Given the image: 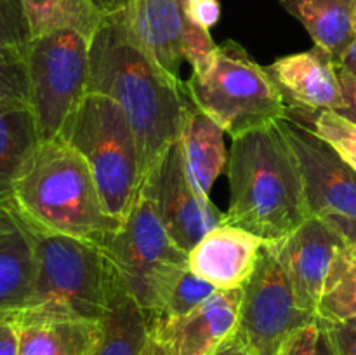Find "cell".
Masks as SVG:
<instances>
[{
    "label": "cell",
    "mask_w": 356,
    "mask_h": 355,
    "mask_svg": "<svg viewBox=\"0 0 356 355\" xmlns=\"http://www.w3.org/2000/svg\"><path fill=\"white\" fill-rule=\"evenodd\" d=\"M87 93L111 97L127 115L141 157L143 187L179 139L191 104L186 87L163 72L111 13L90 38Z\"/></svg>",
    "instance_id": "1"
},
{
    "label": "cell",
    "mask_w": 356,
    "mask_h": 355,
    "mask_svg": "<svg viewBox=\"0 0 356 355\" xmlns=\"http://www.w3.org/2000/svg\"><path fill=\"white\" fill-rule=\"evenodd\" d=\"M226 223L277 240L312 218L298 157L280 122L233 136Z\"/></svg>",
    "instance_id": "2"
},
{
    "label": "cell",
    "mask_w": 356,
    "mask_h": 355,
    "mask_svg": "<svg viewBox=\"0 0 356 355\" xmlns=\"http://www.w3.org/2000/svg\"><path fill=\"white\" fill-rule=\"evenodd\" d=\"M13 202L33 228L101 247L122 225L104 209L86 160L59 138L40 143L14 187Z\"/></svg>",
    "instance_id": "3"
},
{
    "label": "cell",
    "mask_w": 356,
    "mask_h": 355,
    "mask_svg": "<svg viewBox=\"0 0 356 355\" xmlns=\"http://www.w3.org/2000/svg\"><path fill=\"white\" fill-rule=\"evenodd\" d=\"M33 230L37 268L24 308L103 320L117 292L124 287L103 247L75 237Z\"/></svg>",
    "instance_id": "4"
},
{
    "label": "cell",
    "mask_w": 356,
    "mask_h": 355,
    "mask_svg": "<svg viewBox=\"0 0 356 355\" xmlns=\"http://www.w3.org/2000/svg\"><path fill=\"white\" fill-rule=\"evenodd\" d=\"M59 139L86 160L108 214L124 221L141 190V157L120 104L104 94L87 93Z\"/></svg>",
    "instance_id": "5"
},
{
    "label": "cell",
    "mask_w": 356,
    "mask_h": 355,
    "mask_svg": "<svg viewBox=\"0 0 356 355\" xmlns=\"http://www.w3.org/2000/svg\"><path fill=\"white\" fill-rule=\"evenodd\" d=\"M184 87L191 103L232 138L289 118L280 87L235 40L218 45L211 65L191 72Z\"/></svg>",
    "instance_id": "6"
},
{
    "label": "cell",
    "mask_w": 356,
    "mask_h": 355,
    "mask_svg": "<svg viewBox=\"0 0 356 355\" xmlns=\"http://www.w3.org/2000/svg\"><path fill=\"white\" fill-rule=\"evenodd\" d=\"M103 249L125 291L148 320L155 319L174 278L188 267V253L174 242L145 191H139L127 218Z\"/></svg>",
    "instance_id": "7"
},
{
    "label": "cell",
    "mask_w": 356,
    "mask_h": 355,
    "mask_svg": "<svg viewBox=\"0 0 356 355\" xmlns=\"http://www.w3.org/2000/svg\"><path fill=\"white\" fill-rule=\"evenodd\" d=\"M90 40L75 30H59L31 40L24 63L30 108L42 141L58 139L89 87Z\"/></svg>",
    "instance_id": "8"
},
{
    "label": "cell",
    "mask_w": 356,
    "mask_h": 355,
    "mask_svg": "<svg viewBox=\"0 0 356 355\" xmlns=\"http://www.w3.org/2000/svg\"><path fill=\"white\" fill-rule=\"evenodd\" d=\"M316 319V313L302 308L280 261L264 242L243 284L235 336L252 355H278L292 334Z\"/></svg>",
    "instance_id": "9"
},
{
    "label": "cell",
    "mask_w": 356,
    "mask_h": 355,
    "mask_svg": "<svg viewBox=\"0 0 356 355\" xmlns=\"http://www.w3.org/2000/svg\"><path fill=\"white\" fill-rule=\"evenodd\" d=\"M139 191L152 198L162 225L186 253L211 230L226 223V212L219 211L211 198L191 183L179 139L169 146L155 173Z\"/></svg>",
    "instance_id": "10"
},
{
    "label": "cell",
    "mask_w": 356,
    "mask_h": 355,
    "mask_svg": "<svg viewBox=\"0 0 356 355\" xmlns=\"http://www.w3.org/2000/svg\"><path fill=\"white\" fill-rule=\"evenodd\" d=\"M298 157L312 216L356 219V169L344 162L308 124L280 120Z\"/></svg>",
    "instance_id": "11"
},
{
    "label": "cell",
    "mask_w": 356,
    "mask_h": 355,
    "mask_svg": "<svg viewBox=\"0 0 356 355\" xmlns=\"http://www.w3.org/2000/svg\"><path fill=\"white\" fill-rule=\"evenodd\" d=\"M344 244L343 235L320 216H312L282 239L266 240V246L287 274L301 306L313 313L318 308L334 258Z\"/></svg>",
    "instance_id": "12"
},
{
    "label": "cell",
    "mask_w": 356,
    "mask_h": 355,
    "mask_svg": "<svg viewBox=\"0 0 356 355\" xmlns=\"http://www.w3.org/2000/svg\"><path fill=\"white\" fill-rule=\"evenodd\" d=\"M243 285L216 291L202 305L179 317L149 320V336L169 355H214L236 333Z\"/></svg>",
    "instance_id": "13"
},
{
    "label": "cell",
    "mask_w": 356,
    "mask_h": 355,
    "mask_svg": "<svg viewBox=\"0 0 356 355\" xmlns=\"http://www.w3.org/2000/svg\"><path fill=\"white\" fill-rule=\"evenodd\" d=\"M266 70L284 93L292 120L306 122L318 111L343 108L339 70L323 49L315 45L306 52L284 56Z\"/></svg>",
    "instance_id": "14"
},
{
    "label": "cell",
    "mask_w": 356,
    "mask_h": 355,
    "mask_svg": "<svg viewBox=\"0 0 356 355\" xmlns=\"http://www.w3.org/2000/svg\"><path fill=\"white\" fill-rule=\"evenodd\" d=\"M188 0H129L117 17L129 37L163 70L181 80Z\"/></svg>",
    "instance_id": "15"
},
{
    "label": "cell",
    "mask_w": 356,
    "mask_h": 355,
    "mask_svg": "<svg viewBox=\"0 0 356 355\" xmlns=\"http://www.w3.org/2000/svg\"><path fill=\"white\" fill-rule=\"evenodd\" d=\"M264 242L240 226L225 223L188 253V267L219 291L242 287L256 268Z\"/></svg>",
    "instance_id": "16"
},
{
    "label": "cell",
    "mask_w": 356,
    "mask_h": 355,
    "mask_svg": "<svg viewBox=\"0 0 356 355\" xmlns=\"http://www.w3.org/2000/svg\"><path fill=\"white\" fill-rule=\"evenodd\" d=\"M35 230L14 202H0V313L23 310L35 281Z\"/></svg>",
    "instance_id": "17"
},
{
    "label": "cell",
    "mask_w": 356,
    "mask_h": 355,
    "mask_svg": "<svg viewBox=\"0 0 356 355\" xmlns=\"http://www.w3.org/2000/svg\"><path fill=\"white\" fill-rule=\"evenodd\" d=\"M19 338V355H90L99 343L101 320L51 315L37 310L10 313Z\"/></svg>",
    "instance_id": "18"
},
{
    "label": "cell",
    "mask_w": 356,
    "mask_h": 355,
    "mask_svg": "<svg viewBox=\"0 0 356 355\" xmlns=\"http://www.w3.org/2000/svg\"><path fill=\"white\" fill-rule=\"evenodd\" d=\"M225 131L193 103L188 108L179 134L181 150L191 183L200 194H211L212 184L228 164Z\"/></svg>",
    "instance_id": "19"
},
{
    "label": "cell",
    "mask_w": 356,
    "mask_h": 355,
    "mask_svg": "<svg viewBox=\"0 0 356 355\" xmlns=\"http://www.w3.org/2000/svg\"><path fill=\"white\" fill-rule=\"evenodd\" d=\"M40 143V132L30 104L0 106V202L13 200L14 187Z\"/></svg>",
    "instance_id": "20"
},
{
    "label": "cell",
    "mask_w": 356,
    "mask_h": 355,
    "mask_svg": "<svg viewBox=\"0 0 356 355\" xmlns=\"http://www.w3.org/2000/svg\"><path fill=\"white\" fill-rule=\"evenodd\" d=\"M356 0H280L282 7L294 16L312 37L316 47L341 58L355 40L353 13Z\"/></svg>",
    "instance_id": "21"
},
{
    "label": "cell",
    "mask_w": 356,
    "mask_h": 355,
    "mask_svg": "<svg viewBox=\"0 0 356 355\" xmlns=\"http://www.w3.org/2000/svg\"><path fill=\"white\" fill-rule=\"evenodd\" d=\"M103 333L90 355H141L149 340V320L124 287L101 320Z\"/></svg>",
    "instance_id": "22"
},
{
    "label": "cell",
    "mask_w": 356,
    "mask_h": 355,
    "mask_svg": "<svg viewBox=\"0 0 356 355\" xmlns=\"http://www.w3.org/2000/svg\"><path fill=\"white\" fill-rule=\"evenodd\" d=\"M31 37L59 30H75L90 40L104 13L96 0H23Z\"/></svg>",
    "instance_id": "23"
},
{
    "label": "cell",
    "mask_w": 356,
    "mask_h": 355,
    "mask_svg": "<svg viewBox=\"0 0 356 355\" xmlns=\"http://www.w3.org/2000/svg\"><path fill=\"white\" fill-rule=\"evenodd\" d=\"M316 313L327 322L356 319V253L348 244L334 258Z\"/></svg>",
    "instance_id": "24"
},
{
    "label": "cell",
    "mask_w": 356,
    "mask_h": 355,
    "mask_svg": "<svg viewBox=\"0 0 356 355\" xmlns=\"http://www.w3.org/2000/svg\"><path fill=\"white\" fill-rule=\"evenodd\" d=\"M31 40L23 0H0V56L24 61Z\"/></svg>",
    "instance_id": "25"
},
{
    "label": "cell",
    "mask_w": 356,
    "mask_h": 355,
    "mask_svg": "<svg viewBox=\"0 0 356 355\" xmlns=\"http://www.w3.org/2000/svg\"><path fill=\"white\" fill-rule=\"evenodd\" d=\"M216 291H219V289H216L207 281L195 275L190 270V267H186L184 270L179 271V275L170 284L169 291L163 298L162 308H160V313L156 317L184 315V313L191 312L198 305H202L205 299L211 298Z\"/></svg>",
    "instance_id": "26"
},
{
    "label": "cell",
    "mask_w": 356,
    "mask_h": 355,
    "mask_svg": "<svg viewBox=\"0 0 356 355\" xmlns=\"http://www.w3.org/2000/svg\"><path fill=\"white\" fill-rule=\"evenodd\" d=\"M306 122L320 139L356 169V122L330 110L318 111Z\"/></svg>",
    "instance_id": "27"
},
{
    "label": "cell",
    "mask_w": 356,
    "mask_h": 355,
    "mask_svg": "<svg viewBox=\"0 0 356 355\" xmlns=\"http://www.w3.org/2000/svg\"><path fill=\"white\" fill-rule=\"evenodd\" d=\"M278 355H332L329 336L320 317L292 334L282 345Z\"/></svg>",
    "instance_id": "28"
},
{
    "label": "cell",
    "mask_w": 356,
    "mask_h": 355,
    "mask_svg": "<svg viewBox=\"0 0 356 355\" xmlns=\"http://www.w3.org/2000/svg\"><path fill=\"white\" fill-rule=\"evenodd\" d=\"M13 103L30 104L26 63L0 56V106Z\"/></svg>",
    "instance_id": "29"
},
{
    "label": "cell",
    "mask_w": 356,
    "mask_h": 355,
    "mask_svg": "<svg viewBox=\"0 0 356 355\" xmlns=\"http://www.w3.org/2000/svg\"><path fill=\"white\" fill-rule=\"evenodd\" d=\"M323 322L332 355H356V327L350 322Z\"/></svg>",
    "instance_id": "30"
},
{
    "label": "cell",
    "mask_w": 356,
    "mask_h": 355,
    "mask_svg": "<svg viewBox=\"0 0 356 355\" xmlns=\"http://www.w3.org/2000/svg\"><path fill=\"white\" fill-rule=\"evenodd\" d=\"M186 16L191 23L211 30L221 19V2L219 0H188Z\"/></svg>",
    "instance_id": "31"
},
{
    "label": "cell",
    "mask_w": 356,
    "mask_h": 355,
    "mask_svg": "<svg viewBox=\"0 0 356 355\" xmlns=\"http://www.w3.org/2000/svg\"><path fill=\"white\" fill-rule=\"evenodd\" d=\"M0 355H19V338L10 313H0Z\"/></svg>",
    "instance_id": "32"
},
{
    "label": "cell",
    "mask_w": 356,
    "mask_h": 355,
    "mask_svg": "<svg viewBox=\"0 0 356 355\" xmlns=\"http://www.w3.org/2000/svg\"><path fill=\"white\" fill-rule=\"evenodd\" d=\"M339 80L343 87V108L337 113L356 122V77L339 70Z\"/></svg>",
    "instance_id": "33"
},
{
    "label": "cell",
    "mask_w": 356,
    "mask_h": 355,
    "mask_svg": "<svg viewBox=\"0 0 356 355\" xmlns=\"http://www.w3.org/2000/svg\"><path fill=\"white\" fill-rule=\"evenodd\" d=\"M320 218L327 219L337 232L343 235L344 242L351 247L356 253V219L344 218V216H336V214H327L320 216Z\"/></svg>",
    "instance_id": "34"
},
{
    "label": "cell",
    "mask_w": 356,
    "mask_h": 355,
    "mask_svg": "<svg viewBox=\"0 0 356 355\" xmlns=\"http://www.w3.org/2000/svg\"><path fill=\"white\" fill-rule=\"evenodd\" d=\"M336 66L341 72H346L350 75L356 77V37L355 40L348 45L346 51L341 54V58L336 61Z\"/></svg>",
    "instance_id": "35"
},
{
    "label": "cell",
    "mask_w": 356,
    "mask_h": 355,
    "mask_svg": "<svg viewBox=\"0 0 356 355\" xmlns=\"http://www.w3.org/2000/svg\"><path fill=\"white\" fill-rule=\"evenodd\" d=\"M214 355H252V354H250L249 348H247L245 345H243L242 341L233 334L228 341H225V343L218 348V352H216Z\"/></svg>",
    "instance_id": "36"
},
{
    "label": "cell",
    "mask_w": 356,
    "mask_h": 355,
    "mask_svg": "<svg viewBox=\"0 0 356 355\" xmlns=\"http://www.w3.org/2000/svg\"><path fill=\"white\" fill-rule=\"evenodd\" d=\"M129 0H96V3L99 6V9L103 10L104 16L106 14H111V13H117V10H120L122 7L127 3Z\"/></svg>",
    "instance_id": "37"
},
{
    "label": "cell",
    "mask_w": 356,
    "mask_h": 355,
    "mask_svg": "<svg viewBox=\"0 0 356 355\" xmlns=\"http://www.w3.org/2000/svg\"><path fill=\"white\" fill-rule=\"evenodd\" d=\"M141 355H169V354H167V352L163 350V348L160 347V345L156 343L152 336H149L148 343H146L145 350H143Z\"/></svg>",
    "instance_id": "38"
},
{
    "label": "cell",
    "mask_w": 356,
    "mask_h": 355,
    "mask_svg": "<svg viewBox=\"0 0 356 355\" xmlns=\"http://www.w3.org/2000/svg\"><path fill=\"white\" fill-rule=\"evenodd\" d=\"M353 28H355V35H356V2H355V13H353Z\"/></svg>",
    "instance_id": "39"
},
{
    "label": "cell",
    "mask_w": 356,
    "mask_h": 355,
    "mask_svg": "<svg viewBox=\"0 0 356 355\" xmlns=\"http://www.w3.org/2000/svg\"><path fill=\"white\" fill-rule=\"evenodd\" d=\"M350 324H353V326L356 327V319H353V320H350Z\"/></svg>",
    "instance_id": "40"
}]
</instances>
